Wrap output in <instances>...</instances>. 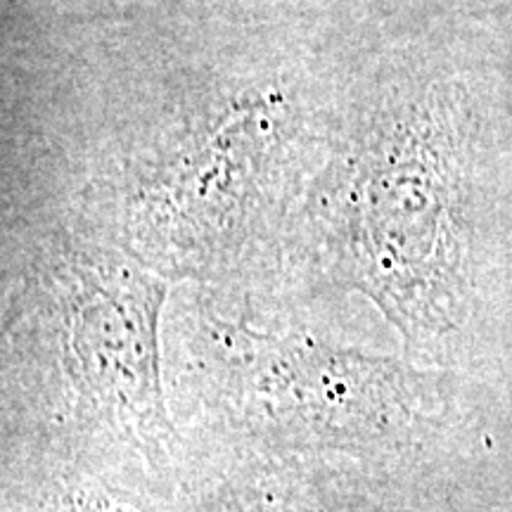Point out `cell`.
Listing matches in <instances>:
<instances>
[{
    "label": "cell",
    "mask_w": 512,
    "mask_h": 512,
    "mask_svg": "<svg viewBox=\"0 0 512 512\" xmlns=\"http://www.w3.org/2000/svg\"><path fill=\"white\" fill-rule=\"evenodd\" d=\"M164 299L162 275L110 247L67 240L31 268L5 347L48 463H131L155 484L174 479L181 441L162 384Z\"/></svg>",
    "instance_id": "obj_1"
},
{
    "label": "cell",
    "mask_w": 512,
    "mask_h": 512,
    "mask_svg": "<svg viewBox=\"0 0 512 512\" xmlns=\"http://www.w3.org/2000/svg\"><path fill=\"white\" fill-rule=\"evenodd\" d=\"M190 356L202 413L240 465L370 467L406 453L432 425L425 375L306 332L207 316Z\"/></svg>",
    "instance_id": "obj_2"
},
{
    "label": "cell",
    "mask_w": 512,
    "mask_h": 512,
    "mask_svg": "<svg viewBox=\"0 0 512 512\" xmlns=\"http://www.w3.org/2000/svg\"><path fill=\"white\" fill-rule=\"evenodd\" d=\"M313 211L339 285L366 294L408 342L453 328L451 185L425 112L370 114L318 183Z\"/></svg>",
    "instance_id": "obj_3"
},
{
    "label": "cell",
    "mask_w": 512,
    "mask_h": 512,
    "mask_svg": "<svg viewBox=\"0 0 512 512\" xmlns=\"http://www.w3.org/2000/svg\"><path fill=\"white\" fill-rule=\"evenodd\" d=\"M280 107L245 102L190 131L140 171L128 197L131 252L159 273H195L259 211L280 145Z\"/></svg>",
    "instance_id": "obj_4"
},
{
    "label": "cell",
    "mask_w": 512,
    "mask_h": 512,
    "mask_svg": "<svg viewBox=\"0 0 512 512\" xmlns=\"http://www.w3.org/2000/svg\"><path fill=\"white\" fill-rule=\"evenodd\" d=\"M351 472L332 463L240 465L202 491L197 512H375Z\"/></svg>",
    "instance_id": "obj_5"
}]
</instances>
